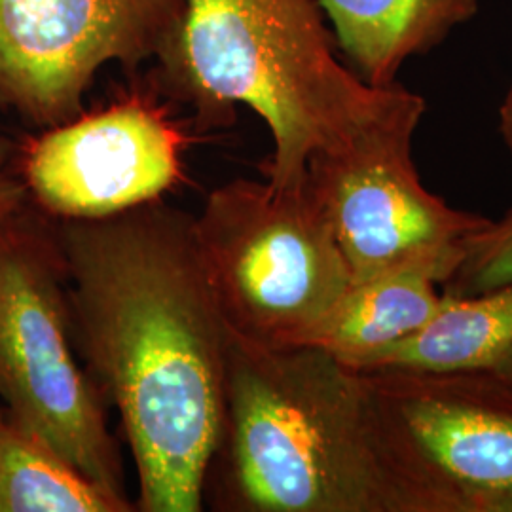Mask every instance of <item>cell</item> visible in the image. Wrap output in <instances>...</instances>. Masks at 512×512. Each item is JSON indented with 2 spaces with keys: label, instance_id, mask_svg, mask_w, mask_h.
<instances>
[{
  "label": "cell",
  "instance_id": "cell-12",
  "mask_svg": "<svg viewBox=\"0 0 512 512\" xmlns=\"http://www.w3.org/2000/svg\"><path fill=\"white\" fill-rule=\"evenodd\" d=\"M444 294V293H442ZM512 348V281L484 293L444 294L435 317L366 370H494Z\"/></svg>",
  "mask_w": 512,
  "mask_h": 512
},
{
  "label": "cell",
  "instance_id": "cell-10",
  "mask_svg": "<svg viewBox=\"0 0 512 512\" xmlns=\"http://www.w3.org/2000/svg\"><path fill=\"white\" fill-rule=\"evenodd\" d=\"M349 69L372 88L397 84L412 57L429 54L459 25L475 18L480 0H317Z\"/></svg>",
  "mask_w": 512,
  "mask_h": 512
},
{
  "label": "cell",
  "instance_id": "cell-13",
  "mask_svg": "<svg viewBox=\"0 0 512 512\" xmlns=\"http://www.w3.org/2000/svg\"><path fill=\"white\" fill-rule=\"evenodd\" d=\"M110 494L12 416L0 418V512H129Z\"/></svg>",
  "mask_w": 512,
  "mask_h": 512
},
{
  "label": "cell",
  "instance_id": "cell-6",
  "mask_svg": "<svg viewBox=\"0 0 512 512\" xmlns=\"http://www.w3.org/2000/svg\"><path fill=\"white\" fill-rule=\"evenodd\" d=\"M425 99L410 92L344 147L311 158L306 183L346 256L351 281L421 272L444 285L492 219L444 202L421 183L412 141Z\"/></svg>",
  "mask_w": 512,
  "mask_h": 512
},
{
  "label": "cell",
  "instance_id": "cell-15",
  "mask_svg": "<svg viewBox=\"0 0 512 512\" xmlns=\"http://www.w3.org/2000/svg\"><path fill=\"white\" fill-rule=\"evenodd\" d=\"M12 147L0 139V228L18 215L29 198L23 179L16 177L10 169Z\"/></svg>",
  "mask_w": 512,
  "mask_h": 512
},
{
  "label": "cell",
  "instance_id": "cell-1",
  "mask_svg": "<svg viewBox=\"0 0 512 512\" xmlns=\"http://www.w3.org/2000/svg\"><path fill=\"white\" fill-rule=\"evenodd\" d=\"M57 222L76 348L124 427L137 509L203 511L226 414L232 329L194 215L160 200L107 219Z\"/></svg>",
  "mask_w": 512,
  "mask_h": 512
},
{
  "label": "cell",
  "instance_id": "cell-7",
  "mask_svg": "<svg viewBox=\"0 0 512 512\" xmlns=\"http://www.w3.org/2000/svg\"><path fill=\"white\" fill-rule=\"evenodd\" d=\"M184 0H0V103L54 128L82 112L95 73L164 52Z\"/></svg>",
  "mask_w": 512,
  "mask_h": 512
},
{
  "label": "cell",
  "instance_id": "cell-2",
  "mask_svg": "<svg viewBox=\"0 0 512 512\" xmlns=\"http://www.w3.org/2000/svg\"><path fill=\"white\" fill-rule=\"evenodd\" d=\"M203 505L224 512H458L404 454L365 372L232 332Z\"/></svg>",
  "mask_w": 512,
  "mask_h": 512
},
{
  "label": "cell",
  "instance_id": "cell-4",
  "mask_svg": "<svg viewBox=\"0 0 512 512\" xmlns=\"http://www.w3.org/2000/svg\"><path fill=\"white\" fill-rule=\"evenodd\" d=\"M194 232L228 327L258 346H302L351 283L306 181L217 186L194 217Z\"/></svg>",
  "mask_w": 512,
  "mask_h": 512
},
{
  "label": "cell",
  "instance_id": "cell-18",
  "mask_svg": "<svg viewBox=\"0 0 512 512\" xmlns=\"http://www.w3.org/2000/svg\"><path fill=\"white\" fill-rule=\"evenodd\" d=\"M2 414H4V412H2V410H0V418H2Z\"/></svg>",
  "mask_w": 512,
  "mask_h": 512
},
{
  "label": "cell",
  "instance_id": "cell-17",
  "mask_svg": "<svg viewBox=\"0 0 512 512\" xmlns=\"http://www.w3.org/2000/svg\"><path fill=\"white\" fill-rule=\"evenodd\" d=\"M494 370H497V372H501L503 376H509V378H512V348L505 353V357L495 365Z\"/></svg>",
  "mask_w": 512,
  "mask_h": 512
},
{
  "label": "cell",
  "instance_id": "cell-8",
  "mask_svg": "<svg viewBox=\"0 0 512 512\" xmlns=\"http://www.w3.org/2000/svg\"><path fill=\"white\" fill-rule=\"evenodd\" d=\"M365 374L404 454L456 511L512 512V378L497 370Z\"/></svg>",
  "mask_w": 512,
  "mask_h": 512
},
{
  "label": "cell",
  "instance_id": "cell-11",
  "mask_svg": "<svg viewBox=\"0 0 512 512\" xmlns=\"http://www.w3.org/2000/svg\"><path fill=\"white\" fill-rule=\"evenodd\" d=\"M421 272H389L351 281L346 293L302 346L323 349L353 370H365L385 349L423 329L444 294Z\"/></svg>",
  "mask_w": 512,
  "mask_h": 512
},
{
  "label": "cell",
  "instance_id": "cell-9",
  "mask_svg": "<svg viewBox=\"0 0 512 512\" xmlns=\"http://www.w3.org/2000/svg\"><path fill=\"white\" fill-rule=\"evenodd\" d=\"M186 145L165 109L133 93L33 139L21 175L50 219H107L160 202L181 183Z\"/></svg>",
  "mask_w": 512,
  "mask_h": 512
},
{
  "label": "cell",
  "instance_id": "cell-3",
  "mask_svg": "<svg viewBox=\"0 0 512 512\" xmlns=\"http://www.w3.org/2000/svg\"><path fill=\"white\" fill-rule=\"evenodd\" d=\"M162 86L203 129L226 126L243 105L272 133L264 177L306 181L317 154L351 143L397 109L410 90L372 88L338 57L317 0H184L175 35L156 57Z\"/></svg>",
  "mask_w": 512,
  "mask_h": 512
},
{
  "label": "cell",
  "instance_id": "cell-16",
  "mask_svg": "<svg viewBox=\"0 0 512 512\" xmlns=\"http://www.w3.org/2000/svg\"><path fill=\"white\" fill-rule=\"evenodd\" d=\"M499 133L512 160V84L499 109Z\"/></svg>",
  "mask_w": 512,
  "mask_h": 512
},
{
  "label": "cell",
  "instance_id": "cell-14",
  "mask_svg": "<svg viewBox=\"0 0 512 512\" xmlns=\"http://www.w3.org/2000/svg\"><path fill=\"white\" fill-rule=\"evenodd\" d=\"M512 281V209L476 234L461 266L442 287L452 296L484 293Z\"/></svg>",
  "mask_w": 512,
  "mask_h": 512
},
{
  "label": "cell",
  "instance_id": "cell-5",
  "mask_svg": "<svg viewBox=\"0 0 512 512\" xmlns=\"http://www.w3.org/2000/svg\"><path fill=\"white\" fill-rule=\"evenodd\" d=\"M0 399L8 416L128 499L107 403L76 348L57 232L25 207L0 228Z\"/></svg>",
  "mask_w": 512,
  "mask_h": 512
}]
</instances>
